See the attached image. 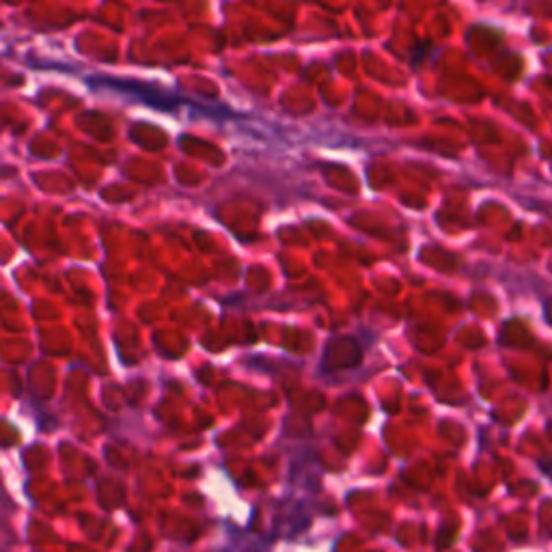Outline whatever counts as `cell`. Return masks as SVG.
Wrapping results in <instances>:
<instances>
[{
    "label": "cell",
    "instance_id": "cell-1",
    "mask_svg": "<svg viewBox=\"0 0 552 552\" xmlns=\"http://www.w3.org/2000/svg\"><path fill=\"white\" fill-rule=\"evenodd\" d=\"M432 48V44H430V41H421V46L417 48V50H414V54H412V63H421V57H423V54H427V50H430Z\"/></svg>",
    "mask_w": 552,
    "mask_h": 552
}]
</instances>
